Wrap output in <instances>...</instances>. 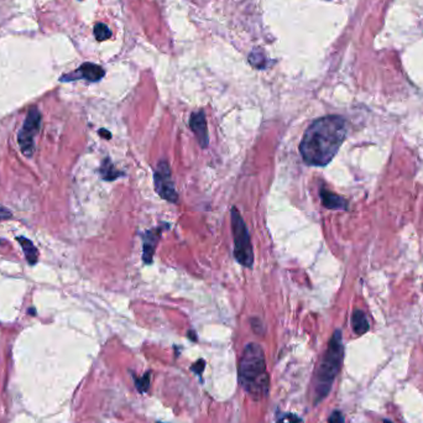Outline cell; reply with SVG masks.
<instances>
[{
    "label": "cell",
    "mask_w": 423,
    "mask_h": 423,
    "mask_svg": "<svg viewBox=\"0 0 423 423\" xmlns=\"http://www.w3.org/2000/svg\"><path fill=\"white\" fill-rule=\"evenodd\" d=\"M347 136V122L339 115L314 120L299 145L302 159L311 166H325L334 159Z\"/></svg>",
    "instance_id": "6da1fadb"
},
{
    "label": "cell",
    "mask_w": 423,
    "mask_h": 423,
    "mask_svg": "<svg viewBox=\"0 0 423 423\" xmlns=\"http://www.w3.org/2000/svg\"><path fill=\"white\" fill-rule=\"evenodd\" d=\"M239 384L253 398L260 400L269 393L270 378L267 375L265 353L258 343H249L243 350L238 367Z\"/></svg>",
    "instance_id": "7a4b0ae2"
},
{
    "label": "cell",
    "mask_w": 423,
    "mask_h": 423,
    "mask_svg": "<svg viewBox=\"0 0 423 423\" xmlns=\"http://www.w3.org/2000/svg\"><path fill=\"white\" fill-rule=\"evenodd\" d=\"M343 357H344V347L342 342V332L337 329L333 333L329 343H328L327 352L323 355L322 360L316 374V403L327 397L332 389L333 383L342 367Z\"/></svg>",
    "instance_id": "3957f363"
},
{
    "label": "cell",
    "mask_w": 423,
    "mask_h": 423,
    "mask_svg": "<svg viewBox=\"0 0 423 423\" xmlns=\"http://www.w3.org/2000/svg\"><path fill=\"white\" fill-rule=\"evenodd\" d=\"M230 218L234 239V258L241 266L246 267V269H253L254 253L250 234H249L248 227H246L245 222H244L243 217L236 207L231 208Z\"/></svg>",
    "instance_id": "277c9868"
},
{
    "label": "cell",
    "mask_w": 423,
    "mask_h": 423,
    "mask_svg": "<svg viewBox=\"0 0 423 423\" xmlns=\"http://www.w3.org/2000/svg\"><path fill=\"white\" fill-rule=\"evenodd\" d=\"M41 127V113L36 107L28 112L23 128L18 135L19 146L25 156L31 157L35 151V136Z\"/></svg>",
    "instance_id": "5b68a950"
},
{
    "label": "cell",
    "mask_w": 423,
    "mask_h": 423,
    "mask_svg": "<svg viewBox=\"0 0 423 423\" xmlns=\"http://www.w3.org/2000/svg\"><path fill=\"white\" fill-rule=\"evenodd\" d=\"M155 190L163 199L170 203H177L178 195L172 180V172L167 161H160L154 173Z\"/></svg>",
    "instance_id": "8992f818"
},
{
    "label": "cell",
    "mask_w": 423,
    "mask_h": 423,
    "mask_svg": "<svg viewBox=\"0 0 423 423\" xmlns=\"http://www.w3.org/2000/svg\"><path fill=\"white\" fill-rule=\"evenodd\" d=\"M170 228V224L163 223L160 227H157L155 229H150V230L145 231L141 235L142 238V261H144L146 265L152 263L155 255V249H156L159 240L161 238V234L163 233L165 229Z\"/></svg>",
    "instance_id": "52a82bcc"
},
{
    "label": "cell",
    "mask_w": 423,
    "mask_h": 423,
    "mask_svg": "<svg viewBox=\"0 0 423 423\" xmlns=\"http://www.w3.org/2000/svg\"><path fill=\"white\" fill-rule=\"evenodd\" d=\"M104 74H105V71H104L100 66L91 64V62H87V64L82 65L77 71L62 77L61 81L69 82L76 81V79H86V81L88 82H98L103 78Z\"/></svg>",
    "instance_id": "ba28073f"
},
{
    "label": "cell",
    "mask_w": 423,
    "mask_h": 423,
    "mask_svg": "<svg viewBox=\"0 0 423 423\" xmlns=\"http://www.w3.org/2000/svg\"><path fill=\"white\" fill-rule=\"evenodd\" d=\"M190 128L195 132L198 142L202 147H207L209 142V134H208L207 119L203 110L192 113L190 117Z\"/></svg>",
    "instance_id": "9c48e42d"
},
{
    "label": "cell",
    "mask_w": 423,
    "mask_h": 423,
    "mask_svg": "<svg viewBox=\"0 0 423 423\" xmlns=\"http://www.w3.org/2000/svg\"><path fill=\"white\" fill-rule=\"evenodd\" d=\"M321 199H322V204L325 205L327 209L330 210H347L348 209V202L340 195H335L332 191H328L325 188H321L320 191Z\"/></svg>",
    "instance_id": "30bf717a"
},
{
    "label": "cell",
    "mask_w": 423,
    "mask_h": 423,
    "mask_svg": "<svg viewBox=\"0 0 423 423\" xmlns=\"http://www.w3.org/2000/svg\"><path fill=\"white\" fill-rule=\"evenodd\" d=\"M352 328L354 330L355 334L362 335L369 330L370 325L367 321L366 316L360 309H355L352 314Z\"/></svg>",
    "instance_id": "8fae6325"
},
{
    "label": "cell",
    "mask_w": 423,
    "mask_h": 423,
    "mask_svg": "<svg viewBox=\"0 0 423 423\" xmlns=\"http://www.w3.org/2000/svg\"><path fill=\"white\" fill-rule=\"evenodd\" d=\"M16 240H18V243L20 244L21 248H23L28 262L30 263V265H35L38 260V251L37 249H36V246L33 245V241H31L30 239L25 238V236H18Z\"/></svg>",
    "instance_id": "7c38bea8"
},
{
    "label": "cell",
    "mask_w": 423,
    "mask_h": 423,
    "mask_svg": "<svg viewBox=\"0 0 423 423\" xmlns=\"http://www.w3.org/2000/svg\"><path fill=\"white\" fill-rule=\"evenodd\" d=\"M99 172H100L101 178L105 181H114L117 180L118 177H120V176H123L124 173L122 172V171H118L117 168L114 167V165H113V163L110 161L109 157H107L105 160L101 163L100 166V170H99Z\"/></svg>",
    "instance_id": "4fadbf2b"
},
{
    "label": "cell",
    "mask_w": 423,
    "mask_h": 423,
    "mask_svg": "<svg viewBox=\"0 0 423 423\" xmlns=\"http://www.w3.org/2000/svg\"><path fill=\"white\" fill-rule=\"evenodd\" d=\"M249 62H250V65H253L255 68L261 69L266 66V57H265L262 51L259 50V48H255L250 54V56H249Z\"/></svg>",
    "instance_id": "5bb4252c"
},
{
    "label": "cell",
    "mask_w": 423,
    "mask_h": 423,
    "mask_svg": "<svg viewBox=\"0 0 423 423\" xmlns=\"http://www.w3.org/2000/svg\"><path fill=\"white\" fill-rule=\"evenodd\" d=\"M94 36L98 41H105L112 37V31L105 24L99 23L94 26Z\"/></svg>",
    "instance_id": "9a60e30c"
},
{
    "label": "cell",
    "mask_w": 423,
    "mask_h": 423,
    "mask_svg": "<svg viewBox=\"0 0 423 423\" xmlns=\"http://www.w3.org/2000/svg\"><path fill=\"white\" fill-rule=\"evenodd\" d=\"M150 373H146L145 375H142L141 378L137 379L134 376V380H135V385H136V389L140 391L141 393L146 392L147 390H149V386H150Z\"/></svg>",
    "instance_id": "2e32d148"
},
{
    "label": "cell",
    "mask_w": 423,
    "mask_h": 423,
    "mask_svg": "<svg viewBox=\"0 0 423 423\" xmlns=\"http://www.w3.org/2000/svg\"><path fill=\"white\" fill-rule=\"evenodd\" d=\"M328 423H344V416L339 411H334L328 418Z\"/></svg>",
    "instance_id": "e0dca14e"
},
{
    "label": "cell",
    "mask_w": 423,
    "mask_h": 423,
    "mask_svg": "<svg viewBox=\"0 0 423 423\" xmlns=\"http://www.w3.org/2000/svg\"><path fill=\"white\" fill-rule=\"evenodd\" d=\"M299 422H301V418H298L296 415H292L291 413V415L285 416V417L281 418L277 423H299Z\"/></svg>",
    "instance_id": "ac0fdd59"
},
{
    "label": "cell",
    "mask_w": 423,
    "mask_h": 423,
    "mask_svg": "<svg viewBox=\"0 0 423 423\" xmlns=\"http://www.w3.org/2000/svg\"><path fill=\"white\" fill-rule=\"evenodd\" d=\"M204 364H205L204 360L199 359L197 362H195V364L192 365V370L195 371V374H197V375H200V374L203 373V370H204Z\"/></svg>",
    "instance_id": "d6986e66"
},
{
    "label": "cell",
    "mask_w": 423,
    "mask_h": 423,
    "mask_svg": "<svg viewBox=\"0 0 423 423\" xmlns=\"http://www.w3.org/2000/svg\"><path fill=\"white\" fill-rule=\"evenodd\" d=\"M11 217H13L11 210L0 205V221H6V219H10Z\"/></svg>",
    "instance_id": "ffe728a7"
},
{
    "label": "cell",
    "mask_w": 423,
    "mask_h": 423,
    "mask_svg": "<svg viewBox=\"0 0 423 423\" xmlns=\"http://www.w3.org/2000/svg\"><path fill=\"white\" fill-rule=\"evenodd\" d=\"M99 135H100V136H104L105 139H110V137H112V134H110V132L105 129L99 130Z\"/></svg>",
    "instance_id": "44dd1931"
},
{
    "label": "cell",
    "mask_w": 423,
    "mask_h": 423,
    "mask_svg": "<svg viewBox=\"0 0 423 423\" xmlns=\"http://www.w3.org/2000/svg\"><path fill=\"white\" fill-rule=\"evenodd\" d=\"M188 337L191 338V339H193L195 342V340H197V337H195V333L193 332V330H190V332H188Z\"/></svg>",
    "instance_id": "7402d4cb"
},
{
    "label": "cell",
    "mask_w": 423,
    "mask_h": 423,
    "mask_svg": "<svg viewBox=\"0 0 423 423\" xmlns=\"http://www.w3.org/2000/svg\"><path fill=\"white\" fill-rule=\"evenodd\" d=\"M384 423H392V422H390V421H389V420H385V421H384Z\"/></svg>",
    "instance_id": "603a6c76"
}]
</instances>
